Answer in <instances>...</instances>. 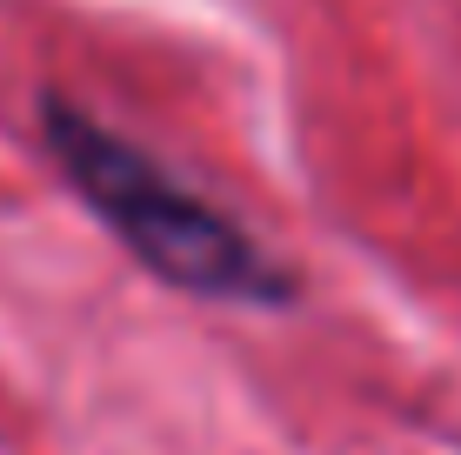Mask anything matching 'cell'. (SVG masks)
I'll return each instance as SVG.
<instances>
[{
	"label": "cell",
	"instance_id": "6da1fadb",
	"mask_svg": "<svg viewBox=\"0 0 461 455\" xmlns=\"http://www.w3.org/2000/svg\"><path fill=\"white\" fill-rule=\"evenodd\" d=\"M41 148L68 187L87 201L127 255L154 281L194 295V302H228V308H294L301 275L261 234H248L221 201H208L194 181H181L161 154L107 128L68 94H41Z\"/></svg>",
	"mask_w": 461,
	"mask_h": 455
}]
</instances>
